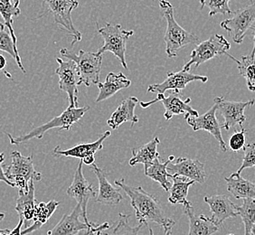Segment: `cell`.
Segmentation results:
<instances>
[{"label": "cell", "instance_id": "cell-1", "mask_svg": "<svg viewBox=\"0 0 255 235\" xmlns=\"http://www.w3.org/2000/svg\"><path fill=\"white\" fill-rule=\"evenodd\" d=\"M115 185L123 189L130 198V205L135 211L139 225L146 226L149 231V235H154L152 229L149 226L150 222L161 226L165 234L171 232L176 222L165 215L156 196L145 191L141 186H128L125 183L124 178L116 180Z\"/></svg>", "mask_w": 255, "mask_h": 235}, {"label": "cell", "instance_id": "cell-2", "mask_svg": "<svg viewBox=\"0 0 255 235\" xmlns=\"http://www.w3.org/2000/svg\"><path fill=\"white\" fill-rule=\"evenodd\" d=\"M162 15L167 21V30L164 36L166 53L168 58L177 57L178 52L187 44H196L199 38L178 25L174 14V7L167 0H158Z\"/></svg>", "mask_w": 255, "mask_h": 235}, {"label": "cell", "instance_id": "cell-3", "mask_svg": "<svg viewBox=\"0 0 255 235\" xmlns=\"http://www.w3.org/2000/svg\"><path fill=\"white\" fill-rule=\"evenodd\" d=\"M90 110L89 106H84V107H76V108H68L64 111V113H61L59 116L54 118L50 121L45 123L44 125H41L39 127H34L30 132L27 134L21 135L18 137H13L8 133H5L8 137L9 142L11 145H19L21 143L29 141L32 138H37L41 139L44 137V134L47 132L52 128H56L59 127L60 130L66 129L69 130L73 125L75 123L79 122L80 119L84 117L85 113Z\"/></svg>", "mask_w": 255, "mask_h": 235}, {"label": "cell", "instance_id": "cell-4", "mask_svg": "<svg viewBox=\"0 0 255 235\" xmlns=\"http://www.w3.org/2000/svg\"><path fill=\"white\" fill-rule=\"evenodd\" d=\"M10 157L11 162L5 167V176L18 188V194L27 193L30 181H40L42 174L35 170L32 156H24L15 150L11 153Z\"/></svg>", "mask_w": 255, "mask_h": 235}, {"label": "cell", "instance_id": "cell-5", "mask_svg": "<svg viewBox=\"0 0 255 235\" xmlns=\"http://www.w3.org/2000/svg\"><path fill=\"white\" fill-rule=\"evenodd\" d=\"M60 54L64 58L74 61L76 64L80 75V84L90 87L100 83L103 54H99L98 52H85L84 50H80L77 54L66 48L60 50Z\"/></svg>", "mask_w": 255, "mask_h": 235}, {"label": "cell", "instance_id": "cell-6", "mask_svg": "<svg viewBox=\"0 0 255 235\" xmlns=\"http://www.w3.org/2000/svg\"><path fill=\"white\" fill-rule=\"evenodd\" d=\"M77 0H43L42 14L51 13L54 15V23L61 29L72 36V45L82 41V33L75 28L72 19L73 10L78 7Z\"/></svg>", "mask_w": 255, "mask_h": 235}, {"label": "cell", "instance_id": "cell-7", "mask_svg": "<svg viewBox=\"0 0 255 235\" xmlns=\"http://www.w3.org/2000/svg\"><path fill=\"white\" fill-rule=\"evenodd\" d=\"M230 48V43L224 35L214 34L208 39L196 45V48L191 52L190 60L184 65L182 70L189 72L193 64H195V69H197L200 64L220 55H226L236 62L237 59L228 53Z\"/></svg>", "mask_w": 255, "mask_h": 235}, {"label": "cell", "instance_id": "cell-8", "mask_svg": "<svg viewBox=\"0 0 255 235\" xmlns=\"http://www.w3.org/2000/svg\"><path fill=\"white\" fill-rule=\"evenodd\" d=\"M99 34L102 35L104 44L98 50L99 54H103L105 52H111L114 54L124 69L128 68L126 62L127 41L134 34L133 30H123L122 25H113L106 23L103 27H98Z\"/></svg>", "mask_w": 255, "mask_h": 235}, {"label": "cell", "instance_id": "cell-9", "mask_svg": "<svg viewBox=\"0 0 255 235\" xmlns=\"http://www.w3.org/2000/svg\"><path fill=\"white\" fill-rule=\"evenodd\" d=\"M255 23V2H252L235 11L231 18L222 21L220 26L229 33L235 43L242 44Z\"/></svg>", "mask_w": 255, "mask_h": 235}, {"label": "cell", "instance_id": "cell-10", "mask_svg": "<svg viewBox=\"0 0 255 235\" xmlns=\"http://www.w3.org/2000/svg\"><path fill=\"white\" fill-rule=\"evenodd\" d=\"M56 61L59 64L55 70V74L59 77V89L68 96V107L76 108L78 106V86L81 85L77 65L72 60L64 61L56 58Z\"/></svg>", "mask_w": 255, "mask_h": 235}, {"label": "cell", "instance_id": "cell-11", "mask_svg": "<svg viewBox=\"0 0 255 235\" xmlns=\"http://www.w3.org/2000/svg\"><path fill=\"white\" fill-rule=\"evenodd\" d=\"M160 102L163 104L165 108V113H164V117L167 119V121L170 120L172 118L176 115H180V114H189L194 117H198L199 114L198 112L192 108L189 105L191 103V99L187 98L186 100L183 99V95L181 93H177V92H172L168 94V96L166 97L165 94L160 93L157 94V97L154 99L150 102L147 103H140L139 105L143 109L148 108L149 106L153 105L154 103Z\"/></svg>", "mask_w": 255, "mask_h": 235}, {"label": "cell", "instance_id": "cell-12", "mask_svg": "<svg viewBox=\"0 0 255 235\" xmlns=\"http://www.w3.org/2000/svg\"><path fill=\"white\" fill-rule=\"evenodd\" d=\"M83 165L84 162L80 159L78 167L74 173V180L72 185L67 188V195L71 197H74L77 204L82 207L83 211V218L84 223L89 226H94V224L90 223L87 217V206L89 200L96 196V192L94 190V186H92L87 179L84 177L83 174Z\"/></svg>", "mask_w": 255, "mask_h": 235}, {"label": "cell", "instance_id": "cell-13", "mask_svg": "<svg viewBox=\"0 0 255 235\" xmlns=\"http://www.w3.org/2000/svg\"><path fill=\"white\" fill-rule=\"evenodd\" d=\"M214 103L217 106V111L225 119L222 127L229 130L236 125L243 126V123L246 120V109L253 106L255 100L253 99L248 102H231L225 97H216Z\"/></svg>", "mask_w": 255, "mask_h": 235}, {"label": "cell", "instance_id": "cell-14", "mask_svg": "<svg viewBox=\"0 0 255 235\" xmlns=\"http://www.w3.org/2000/svg\"><path fill=\"white\" fill-rule=\"evenodd\" d=\"M217 106L214 104L205 114L199 115L198 117H194L189 114L185 115V119L187 124L193 128L194 131L206 130L210 133L219 143V146L223 152L227 151V146L222 136V125L218 122L216 118Z\"/></svg>", "mask_w": 255, "mask_h": 235}, {"label": "cell", "instance_id": "cell-15", "mask_svg": "<svg viewBox=\"0 0 255 235\" xmlns=\"http://www.w3.org/2000/svg\"><path fill=\"white\" fill-rule=\"evenodd\" d=\"M195 81H200L203 84H206L208 81V77L192 74L190 72H187L184 70L176 73L168 72L167 74V79L163 83L149 85L147 88V92L157 93V94H160V93L165 94L167 91L181 93V91L186 89L188 84Z\"/></svg>", "mask_w": 255, "mask_h": 235}, {"label": "cell", "instance_id": "cell-16", "mask_svg": "<svg viewBox=\"0 0 255 235\" xmlns=\"http://www.w3.org/2000/svg\"><path fill=\"white\" fill-rule=\"evenodd\" d=\"M204 201L210 207L212 222L216 226L220 227L224 222L232 217H236L238 213L236 210V205L231 201L230 198L225 195L205 196Z\"/></svg>", "mask_w": 255, "mask_h": 235}, {"label": "cell", "instance_id": "cell-17", "mask_svg": "<svg viewBox=\"0 0 255 235\" xmlns=\"http://www.w3.org/2000/svg\"><path fill=\"white\" fill-rule=\"evenodd\" d=\"M167 170H171L177 176H185L189 180L204 184L206 182V174L205 164L197 160L187 157H178L176 162L168 164Z\"/></svg>", "mask_w": 255, "mask_h": 235}, {"label": "cell", "instance_id": "cell-18", "mask_svg": "<svg viewBox=\"0 0 255 235\" xmlns=\"http://www.w3.org/2000/svg\"><path fill=\"white\" fill-rule=\"evenodd\" d=\"M92 167L99 181V193L96 202L107 206H116L120 204L124 199L121 193V188L111 184L106 177L105 172L95 163L92 165Z\"/></svg>", "mask_w": 255, "mask_h": 235}, {"label": "cell", "instance_id": "cell-19", "mask_svg": "<svg viewBox=\"0 0 255 235\" xmlns=\"http://www.w3.org/2000/svg\"><path fill=\"white\" fill-rule=\"evenodd\" d=\"M80 216L83 217V211L80 205H76L71 213L63 216L59 223L54 226V229L47 232L46 235H74L81 231L91 228L94 226H89L84 222L80 221Z\"/></svg>", "mask_w": 255, "mask_h": 235}, {"label": "cell", "instance_id": "cell-20", "mask_svg": "<svg viewBox=\"0 0 255 235\" xmlns=\"http://www.w3.org/2000/svg\"><path fill=\"white\" fill-rule=\"evenodd\" d=\"M112 135L111 131H105L101 137L96 141L91 143H83L79 144L75 147H71L69 149L61 150L59 147H56L53 151L54 157H76L79 159H83L89 156H94L96 152L102 150L103 148V141H105Z\"/></svg>", "mask_w": 255, "mask_h": 235}, {"label": "cell", "instance_id": "cell-21", "mask_svg": "<svg viewBox=\"0 0 255 235\" xmlns=\"http://www.w3.org/2000/svg\"><path fill=\"white\" fill-rule=\"evenodd\" d=\"M137 103L138 100L136 97H128L123 100V103L109 118L107 121L109 127L117 129L124 122H130V127L138 122V117L135 114Z\"/></svg>", "mask_w": 255, "mask_h": 235}, {"label": "cell", "instance_id": "cell-22", "mask_svg": "<svg viewBox=\"0 0 255 235\" xmlns=\"http://www.w3.org/2000/svg\"><path fill=\"white\" fill-rule=\"evenodd\" d=\"M34 180L29 183V190L25 194H18L15 210L18 214L20 220L23 221L24 230L33 225L34 213L37 203L34 197Z\"/></svg>", "mask_w": 255, "mask_h": 235}, {"label": "cell", "instance_id": "cell-23", "mask_svg": "<svg viewBox=\"0 0 255 235\" xmlns=\"http://www.w3.org/2000/svg\"><path fill=\"white\" fill-rule=\"evenodd\" d=\"M131 85L130 80L125 76L123 73H110L106 76L103 84L99 83L97 84L99 90V95L96 99V103H101L107 99L111 98L113 95L123 89H127Z\"/></svg>", "mask_w": 255, "mask_h": 235}, {"label": "cell", "instance_id": "cell-24", "mask_svg": "<svg viewBox=\"0 0 255 235\" xmlns=\"http://www.w3.org/2000/svg\"><path fill=\"white\" fill-rule=\"evenodd\" d=\"M172 186L169 190L168 202L173 205H182L185 207H191L192 204L187 201V195L189 187L195 185L196 182L189 180L187 177L177 176L175 174L172 175Z\"/></svg>", "mask_w": 255, "mask_h": 235}, {"label": "cell", "instance_id": "cell-25", "mask_svg": "<svg viewBox=\"0 0 255 235\" xmlns=\"http://www.w3.org/2000/svg\"><path fill=\"white\" fill-rule=\"evenodd\" d=\"M174 159L175 157L170 156L167 161H163L161 158L158 157L150 166L144 168V174L154 181L157 182L166 192H169L172 186L171 182L168 180V177H172V175L168 174L167 166Z\"/></svg>", "mask_w": 255, "mask_h": 235}, {"label": "cell", "instance_id": "cell-26", "mask_svg": "<svg viewBox=\"0 0 255 235\" xmlns=\"http://www.w3.org/2000/svg\"><path fill=\"white\" fill-rule=\"evenodd\" d=\"M227 183V190L236 199L255 198V184L246 180L242 176L234 173L225 178Z\"/></svg>", "mask_w": 255, "mask_h": 235}, {"label": "cell", "instance_id": "cell-27", "mask_svg": "<svg viewBox=\"0 0 255 235\" xmlns=\"http://www.w3.org/2000/svg\"><path fill=\"white\" fill-rule=\"evenodd\" d=\"M160 140L158 137H154L151 141L143 145L138 148H132V157L129 159L128 164L130 167H135L138 164L144 165V168L150 166L157 157H159L157 152V146Z\"/></svg>", "mask_w": 255, "mask_h": 235}, {"label": "cell", "instance_id": "cell-28", "mask_svg": "<svg viewBox=\"0 0 255 235\" xmlns=\"http://www.w3.org/2000/svg\"><path fill=\"white\" fill-rule=\"evenodd\" d=\"M185 214L189 219V233L188 235H212L219 230L210 218L204 215L196 216L193 206L185 207Z\"/></svg>", "mask_w": 255, "mask_h": 235}, {"label": "cell", "instance_id": "cell-29", "mask_svg": "<svg viewBox=\"0 0 255 235\" xmlns=\"http://www.w3.org/2000/svg\"><path fill=\"white\" fill-rule=\"evenodd\" d=\"M59 202L51 200L48 203H39L36 206L34 213L33 225L27 229L22 231V235H28L35 231L39 230L42 226L47 223L50 217L53 216L56 208L59 206Z\"/></svg>", "mask_w": 255, "mask_h": 235}, {"label": "cell", "instance_id": "cell-30", "mask_svg": "<svg viewBox=\"0 0 255 235\" xmlns=\"http://www.w3.org/2000/svg\"><path fill=\"white\" fill-rule=\"evenodd\" d=\"M21 14V10L18 6H15L11 0H0V15L5 21L4 25L9 31L10 35L13 39L15 46L17 47V37L14 30V16H18Z\"/></svg>", "mask_w": 255, "mask_h": 235}, {"label": "cell", "instance_id": "cell-31", "mask_svg": "<svg viewBox=\"0 0 255 235\" xmlns=\"http://www.w3.org/2000/svg\"><path fill=\"white\" fill-rule=\"evenodd\" d=\"M238 216L245 226V235H251L252 227L255 224V198L244 199L241 206H236Z\"/></svg>", "mask_w": 255, "mask_h": 235}, {"label": "cell", "instance_id": "cell-32", "mask_svg": "<svg viewBox=\"0 0 255 235\" xmlns=\"http://www.w3.org/2000/svg\"><path fill=\"white\" fill-rule=\"evenodd\" d=\"M239 74L246 79L247 87L251 92H255V58L251 55L242 56L241 61H236Z\"/></svg>", "mask_w": 255, "mask_h": 235}, {"label": "cell", "instance_id": "cell-33", "mask_svg": "<svg viewBox=\"0 0 255 235\" xmlns=\"http://www.w3.org/2000/svg\"><path fill=\"white\" fill-rule=\"evenodd\" d=\"M0 51L7 53L11 57L15 59L16 64L18 65L20 70L24 74L26 73L25 67L22 64V60L20 57L18 49L14 44L11 35H10L9 33H7L5 29H2L1 27H0Z\"/></svg>", "mask_w": 255, "mask_h": 235}, {"label": "cell", "instance_id": "cell-34", "mask_svg": "<svg viewBox=\"0 0 255 235\" xmlns=\"http://www.w3.org/2000/svg\"><path fill=\"white\" fill-rule=\"evenodd\" d=\"M231 0H200V8L204 9V7L207 6L209 8V15H214L221 14V15H231L234 11L231 9L229 6V2Z\"/></svg>", "mask_w": 255, "mask_h": 235}, {"label": "cell", "instance_id": "cell-35", "mask_svg": "<svg viewBox=\"0 0 255 235\" xmlns=\"http://www.w3.org/2000/svg\"><path fill=\"white\" fill-rule=\"evenodd\" d=\"M129 217L130 216H127L125 214H120L119 215L118 225L112 231V233L104 234L105 235H138V232L141 229L142 225H138L136 227H132L129 226Z\"/></svg>", "mask_w": 255, "mask_h": 235}, {"label": "cell", "instance_id": "cell-36", "mask_svg": "<svg viewBox=\"0 0 255 235\" xmlns=\"http://www.w3.org/2000/svg\"><path fill=\"white\" fill-rule=\"evenodd\" d=\"M240 127L241 131H236L229 138V147L233 151H240L246 147V134L247 131L244 125L240 126Z\"/></svg>", "mask_w": 255, "mask_h": 235}, {"label": "cell", "instance_id": "cell-37", "mask_svg": "<svg viewBox=\"0 0 255 235\" xmlns=\"http://www.w3.org/2000/svg\"><path fill=\"white\" fill-rule=\"evenodd\" d=\"M244 150H245V155H244L242 166L238 169V171L236 172L239 175L246 168L255 167V143L246 145V147H244Z\"/></svg>", "mask_w": 255, "mask_h": 235}, {"label": "cell", "instance_id": "cell-38", "mask_svg": "<svg viewBox=\"0 0 255 235\" xmlns=\"http://www.w3.org/2000/svg\"><path fill=\"white\" fill-rule=\"evenodd\" d=\"M110 229V226H109L108 223H104L101 226L98 225H95V226L88 228V229H85V230L81 231L78 234L74 235H97L98 233H102L104 230H107Z\"/></svg>", "mask_w": 255, "mask_h": 235}, {"label": "cell", "instance_id": "cell-39", "mask_svg": "<svg viewBox=\"0 0 255 235\" xmlns=\"http://www.w3.org/2000/svg\"><path fill=\"white\" fill-rule=\"evenodd\" d=\"M4 161H5V154H4L3 152H1V153H0V181L4 182L7 186H11V187H15V185H14L12 182H10L9 180L6 178V176H5V171H4V169H3Z\"/></svg>", "mask_w": 255, "mask_h": 235}, {"label": "cell", "instance_id": "cell-40", "mask_svg": "<svg viewBox=\"0 0 255 235\" xmlns=\"http://www.w3.org/2000/svg\"><path fill=\"white\" fill-rule=\"evenodd\" d=\"M5 66H6V59L5 58V56L3 54H0V71H4L7 78H12L10 74L5 72Z\"/></svg>", "mask_w": 255, "mask_h": 235}, {"label": "cell", "instance_id": "cell-41", "mask_svg": "<svg viewBox=\"0 0 255 235\" xmlns=\"http://www.w3.org/2000/svg\"><path fill=\"white\" fill-rule=\"evenodd\" d=\"M23 221L20 220L17 224V226H15V229L10 232L9 235H22V228H23Z\"/></svg>", "mask_w": 255, "mask_h": 235}, {"label": "cell", "instance_id": "cell-42", "mask_svg": "<svg viewBox=\"0 0 255 235\" xmlns=\"http://www.w3.org/2000/svg\"><path fill=\"white\" fill-rule=\"evenodd\" d=\"M81 160L84 162V165H87V166H92L93 164H94V161H95V157H94V156H89V157H84V158L81 159Z\"/></svg>", "mask_w": 255, "mask_h": 235}, {"label": "cell", "instance_id": "cell-43", "mask_svg": "<svg viewBox=\"0 0 255 235\" xmlns=\"http://www.w3.org/2000/svg\"><path fill=\"white\" fill-rule=\"evenodd\" d=\"M250 31L252 32V36H253V41H254V48H253V51H252L251 56H252L253 58H255V23L254 24V25L252 26Z\"/></svg>", "mask_w": 255, "mask_h": 235}, {"label": "cell", "instance_id": "cell-44", "mask_svg": "<svg viewBox=\"0 0 255 235\" xmlns=\"http://www.w3.org/2000/svg\"><path fill=\"white\" fill-rule=\"evenodd\" d=\"M5 213H0V222L4 220ZM11 231L9 229H0V235H9Z\"/></svg>", "mask_w": 255, "mask_h": 235}, {"label": "cell", "instance_id": "cell-45", "mask_svg": "<svg viewBox=\"0 0 255 235\" xmlns=\"http://www.w3.org/2000/svg\"><path fill=\"white\" fill-rule=\"evenodd\" d=\"M13 1H14V5H15V6H18V7H19L20 2H21L22 0H13Z\"/></svg>", "mask_w": 255, "mask_h": 235}, {"label": "cell", "instance_id": "cell-46", "mask_svg": "<svg viewBox=\"0 0 255 235\" xmlns=\"http://www.w3.org/2000/svg\"><path fill=\"white\" fill-rule=\"evenodd\" d=\"M251 235H255V224L252 227V230H251Z\"/></svg>", "mask_w": 255, "mask_h": 235}, {"label": "cell", "instance_id": "cell-47", "mask_svg": "<svg viewBox=\"0 0 255 235\" xmlns=\"http://www.w3.org/2000/svg\"><path fill=\"white\" fill-rule=\"evenodd\" d=\"M0 27H1V28H2V29H5V25H4V24H3V23H1V22H0Z\"/></svg>", "mask_w": 255, "mask_h": 235}, {"label": "cell", "instance_id": "cell-48", "mask_svg": "<svg viewBox=\"0 0 255 235\" xmlns=\"http://www.w3.org/2000/svg\"><path fill=\"white\" fill-rule=\"evenodd\" d=\"M166 235H172V231L171 232H167V233H166Z\"/></svg>", "mask_w": 255, "mask_h": 235}, {"label": "cell", "instance_id": "cell-49", "mask_svg": "<svg viewBox=\"0 0 255 235\" xmlns=\"http://www.w3.org/2000/svg\"><path fill=\"white\" fill-rule=\"evenodd\" d=\"M103 232H102V233H98V234H97V235H103Z\"/></svg>", "mask_w": 255, "mask_h": 235}, {"label": "cell", "instance_id": "cell-50", "mask_svg": "<svg viewBox=\"0 0 255 235\" xmlns=\"http://www.w3.org/2000/svg\"><path fill=\"white\" fill-rule=\"evenodd\" d=\"M249 1H250L251 3H252V2H253V0H249Z\"/></svg>", "mask_w": 255, "mask_h": 235}, {"label": "cell", "instance_id": "cell-51", "mask_svg": "<svg viewBox=\"0 0 255 235\" xmlns=\"http://www.w3.org/2000/svg\"><path fill=\"white\" fill-rule=\"evenodd\" d=\"M233 235V234H231V235Z\"/></svg>", "mask_w": 255, "mask_h": 235}]
</instances>
